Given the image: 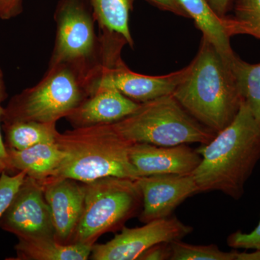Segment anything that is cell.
<instances>
[{
    "label": "cell",
    "mask_w": 260,
    "mask_h": 260,
    "mask_svg": "<svg viewBox=\"0 0 260 260\" xmlns=\"http://www.w3.org/2000/svg\"><path fill=\"white\" fill-rule=\"evenodd\" d=\"M233 66L243 102L260 126V63L249 64L236 55Z\"/></svg>",
    "instance_id": "obj_21"
},
{
    "label": "cell",
    "mask_w": 260,
    "mask_h": 260,
    "mask_svg": "<svg viewBox=\"0 0 260 260\" xmlns=\"http://www.w3.org/2000/svg\"><path fill=\"white\" fill-rule=\"evenodd\" d=\"M94 83L95 75L77 65L61 63L49 67L37 85L10 99L2 124L20 121L56 124L91 93Z\"/></svg>",
    "instance_id": "obj_4"
},
{
    "label": "cell",
    "mask_w": 260,
    "mask_h": 260,
    "mask_svg": "<svg viewBox=\"0 0 260 260\" xmlns=\"http://www.w3.org/2000/svg\"><path fill=\"white\" fill-rule=\"evenodd\" d=\"M1 15H2V2H1V0H0V18H1Z\"/></svg>",
    "instance_id": "obj_32"
},
{
    "label": "cell",
    "mask_w": 260,
    "mask_h": 260,
    "mask_svg": "<svg viewBox=\"0 0 260 260\" xmlns=\"http://www.w3.org/2000/svg\"><path fill=\"white\" fill-rule=\"evenodd\" d=\"M193 228L176 217L158 219L141 227L126 228L105 244H94L90 259L135 260L152 246L160 243L181 240Z\"/></svg>",
    "instance_id": "obj_8"
},
{
    "label": "cell",
    "mask_w": 260,
    "mask_h": 260,
    "mask_svg": "<svg viewBox=\"0 0 260 260\" xmlns=\"http://www.w3.org/2000/svg\"><path fill=\"white\" fill-rule=\"evenodd\" d=\"M227 244L233 249L260 251V220L255 229L250 233L237 231L230 234L227 238Z\"/></svg>",
    "instance_id": "obj_24"
},
{
    "label": "cell",
    "mask_w": 260,
    "mask_h": 260,
    "mask_svg": "<svg viewBox=\"0 0 260 260\" xmlns=\"http://www.w3.org/2000/svg\"><path fill=\"white\" fill-rule=\"evenodd\" d=\"M41 184L52 215L56 240L71 244L83 213L84 183L67 178H51Z\"/></svg>",
    "instance_id": "obj_12"
},
{
    "label": "cell",
    "mask_w": 260,
    "mask_h": 260,
    "mask_svg": "<svg viewBox=\"0 0 260 260\" xmlns=\"http://www.w3.org/2000/svg\"><path fill=\"white\" fill-rule=\"evenodd\" d=\"M189 70L188 65L170 74L160 76L142 75L132 71L120 59L111 66H102L95 88L99 85H110L134 102L142 104L172 95Z\"/></svg>",
    "instance_id": "obj_11"
},
{
    "label": "cell",
    "mask_w": 260,
    "mask_h": 260,
    "mask_svg": "<svg viewBox=\"0 0 260 260\" xmlns=\"http://www.w3.org/2000/svg\"><path fill=\"white\" fill-rule=\"evenodd\" d=\"M208 3L215 14L220 18L226 16L228 12L232 9V0H208Z\"/></svg>",
    "instance_id": "obj_29"
},
{
    "label": "cell",
    "mask_w": 260,
    "mask_h": 260,
    "mask_svg": "<svg viewBox=\"0 0 260 260\" xmlns=\"http://www.w3.org/2000/svg\"><path fill=\"white\" fill-rule=\"evenodd\" d=\"M100 32L125 39L133 49L134 40L129 29V15L135 0H88Z\"/></svg>",
    "instance_id": "obj_18"
},
{
    "label": "cell",
    "mask_w": 260,
    "mask_h": 260,
    "mask_svg": "<svg viewBox=\"0 0 260 260\" xmlns=\"http://www.w3.org/2000/svg\"><path fill=\"white\" fill-rule=\"evenodd\" d=\"M6 149L21 150L41 143H55L56 124L20 121L2 124Z\"/></svg>",
    "instance_id": "obj_19"
},
{
    "label": "cell",
    "mask_w": 260,
    "mask_h": 260,
    "mask_svg": "<svg viewBox=\"0 0 260 260\" xmlns=\"http://www.w3.org/2000/svg\"><path fill=\"white\" fill-rule=\"evenodd\" d=\"M205 37L185 78L172 95L181 107L215 134L234 121L243 99L233 61Z\"/></svg>",
    "instance_id": "obj_1"
},
{
    "label": "cell",
    "mask_w": 260,
    "mask_h": 260,
    "mask_svg": "<svg viewBox=\"0 0 260 260\" xmlns=\"http://www.w3.org/2000/svg\"><path fill=\"white\" fill-rule=\"evenodd\" d=\"M237 260H260V251L254 252H238Z\"/></svg>",
    "instance_id": "obj_30"
},
{
    "label": "cell",
    "mask_w": 260,
    "mask_h": 260,
    "mask_svg": "<svg viewBox=\"0 0 260 260\" xmlns=\"http://www.w3.org/2000/svg\"><path fill=\"white\" fill-rule=\"evenodd\" d=\"M56 143L65 158L53 179L88 183L102 178H139L129 158L133 143L114 124L73 128L57 135ZM50 178V179H51Z\"/></svg>",
    "instance_id": "obj_3"
},
{
    "label": "cell",
    "mask_w": 260,
    "mask_h": 260,
    "mask_svg": "<svg viewBox=\"0 0 260 260\" xmlns=\"http://www.w3.org/2000/svg\"><path fill=\"white\" fill-rule=\"evenodd\" d=\"M234 15L224 18L228 35H249L260 40V0H232Z\"/></svg>",
    "instance_id": "obj_20"
},
{
    "label": "cell",
    "mask_w": 260,
    "mask_h": 260,
    "mask_svg": "<svg viewBox=\"0 0 260 260\" xmlns=\"http://www.w3.org/2000/svg\"><path fill=\"white\" fill-rule=\"evenodd\" d=\"M189 18L214 47L223 55L232 58L236 53L231 45V37L228 35L224 18L215 14L208 0H179Z\"/></svg>",
    "instance_id": "obj_17"
},
{
    "label": "cell",
    "mask_w": 260,
    "mask_h": 260,
    "mask_svg": "<svg viewBox=\"0 0 260 260\" xmlns=\"http://www.w3.org/2000/svg\"><path fill=\"white\" fill-rule=\"evenodd\" d=\"M5 171V165L3 162H0V176Z\"/></svg>",
    "instance_id": "obj_31"
},
{
    "label": "cell",
    "mask_w": 260,
    "mask_h": 260,
    "mask_svg": "<svg viewBox=\"0 0 260 260\" xmlns=\"http://www.w3.org/2000/svg\"><path fill=\"white\" fill-rule=\"evenodd\" d=\"M170 245L171 260H237V251H222L215 244L194 245L176 240Z\"/></svg>",
    "instance_id": "obj_22"
},
{
    "label": "cell",
    "mask_w": 260,
    "mask_h": 260,
    "mask_svg": "<svg viewBox=\"0 0 260 260\" xmlns=\"http://www.w3.org/2000/svg\"><path fill=\"white\" fill-rule=\"evenodd\" d=\"M6 150L5 172H24L27 177L40 183L55 175L66 156L56 142L41 143L21 150Z\"/></svg>",
    "instance_id": "obj_15"
},
{
    "label": "cell",
    "mask_w": 260,
    "mask_h": 260,
    "mask_svg": "<svg viewBox=\"0 0 260 260\" xmlns=\"http://www.w3.org/2000/svg\"><path fill=\"white\" fill-rule=\"evenodd\" d=\"M23 0H1L3 20H9L18 16L23 11Z\"/></svg>",
    "instance_id": "obj_28"
},
{
    "label": "cell",
    "mask_w": 260,
    "mask_h": 260,
    "mask_svg": "<svg viewBox=\"0 0 260 260\" xmlns=\"http://www.w3.org/2000/svg\"><path fill=\"white\" fill-rule=\"evenodd\" d=\"M83 213L72 243L93 246L107 233L124 227L142 209V196L135 179L109 177L84 183Z\"/></svg>",
    "instance_id": "obj_6"
},
{
    "label": "cell",
    "mask_w": 260,
    "mask_h": 260,
    "mask_svg": "<svg viewBox=\"0 0 260 260\" xmlns=\"http://www.w3.org/2000/svg\"><path fill=\"white\" fill-rule=\"evenodd\" d=\"M93 246L80 244H61L54 237L18 239L15 246V260H87Z\"/></svg>",
    "instance_id": "obj_16"
},
{
    "label": "cell",
    "mask_w": 260,
    "mask_h": 260,
    "mask_svg": "<svg viewBox=\"0 0 260 260\" xmlns=\"http://www.w3.org/2000/svg\"><path fill=\"white\" fill-rule=\"evenodd\" d=\"M8 97L7 93L6 85H5L4 74L3 70L0 68V162H3L5 165V161L7 159V150L5 147L4 139L2 135V119H3V114H4L5 108L3 107V102Z\"/></svg>",
    "instance_id": "obj_26"
},
{
    "label": "cell",
    "mask_w": 260,
    "mask_h": 260,
    "mask_svg": "<svg viewBox=\"0 0 260 260\" xmlns=\"http://www.w3.org/2000/svg\"><path fill=\"white\" fill-rule=\"evenodd\" d=\"M26 176L24 172L10 175L5 171L0 176V218L8 209Z\"/></svg>",
    "instance_id": "obj_23"
},
{
    "label": "cell",
    "mask_w": 260,
    "mask_h": 260,
    "mask_svg": "<svg viewBox=\"0 0 260 260\" xmlns=\"http://www.w3.org/2000/svg\"><path fill=\"white\" fill-rule=\"evenodd\" d=\"M129 158L139 177L158 174H191L201 161L198 151L186 144L158 146L135 143L130 148Z\"/></svg>",
    "instance_id": "obj_13"
},
{
    "label": "cell",
    "mask_w": 260,
    "mask_h": 260,
    "mask_svg": "<svg viewBox=\"0 0 260 260\" xmlns=\"http://www.w3.org/2000/svg\"><path fill=\"white\" fill-rule=\"evenodd\" d=\"M153 6L164 11L169 12L178 16L189 18L186 12L183 9L179 0H146Z\"/></svg>",
    "instance_id": "obj_27"
},
{
    "label": "cell",
    "mask_w": 260,
    "mask_h": 260,
    "mask_svg": "<svg viewBox=\"0 0 260 260\" xmlns=\"http://www.w3.org/2000/svg\"><path fill=\"white\" fill-rule=\"evenodd\" d=\"M196 150L201 161L191 175L199 193L218 191L240 200L260 160V126L243 102L234 121Z\"/></svg>",
    "instance_id": "obj_2"
},
{
    "label": "cell",
    "mask_w": 260,
    "mask_h": 260,
    "mask_svg": "<svg viewBox=\"0 0 260 260\" xmlns=\"http://www.w3.org/2000/svg\"><path fill=\"white\" fill-rule=\"evenodd\" d=\"M140 105L114 87L99 85L66 119L73 128L113 124L134 113Z\"/></svg>",
    "instance_id": "obj_14"
},
{
    "label": "cell",
    "mask_w": 260,
    "mask_h": 260,
    "mask_svg": "<svg viewBox=\"0 0 260 260\" xmlns=\"http://www.w3.org/2000/svg\"><path fill=\"white\" fill-rule=\"evenodd\" d=\"M142 196L140 221L169 218L184 200L199 193L191 174H158L135 179Z\"/></svg>",
    "instance_id": "obj_10"
},
{
    "label": "cell",
    "mask_w": 260,
    "mask_h": 260,
    "mask_svg": "<svg viewBox=\"0 0 260 260\" xmlns=\"http://www.w3.org/2000/svg\"><path fill=\"white\" fill-rule=\"evenodd\" d=\"M172 249L170 242L160 243L152 246L138 258L140 260H167L171 259Z\"/></svg>",
    "instance_id": "obj_25"
},
{
    "label": "cell",
    "mask_w": 260,
    "mask_h": 260,
    "mask_svg": "<svg viewBox=\"0 0 260 260\" xmlns=\"http://www.w3.org/2000/svg\"><path fill=\"white\" fill-rule=\"evenodd\" d=\"M113 124L132 143L158 146L206 144L216 135L192 117L173 95L142 103L134 113Z\"/></svg>",
    "instance_id": "obj_5"
},
{
    "label": "cell",
    "mask_w": 260,
    "mask_h": 260,
    "mask_svg": "<svg viewBox=\"0 0 260 260\" xmlns=\"http://www.w3.org/2000/svg\"><path fill=\"white\" fill-rule=\"evenodd\" d=\"M0 228L18 239L55 238L52 215L40 182L26 176L0 218Z\"/></svg>",
    "instance_id": "obj_9"
},
{
    "label": "cell",
    "mask_w": 260,
    "mask_h": 260,
    "mask_svg": "<svg viewBox=\"0 0 260 260\" xmlns=\"http://www.w3.org/2000/svg\"><path fill=\"white\" fill-rule=\"evenodd\" d=\"M54 20L56 39L49 67L70 63L96 71L102 66L101 40L88 0H59Z\"/></svg>",
    "instance_id": "obj_7"
}]
</instances>
